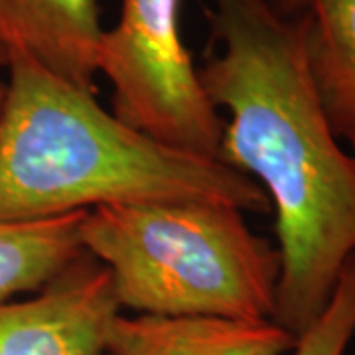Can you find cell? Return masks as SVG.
I'll list each match as a JSON object with an SVG mask.
<instances>
[{"instance_id":"7","label":"cell","mask_w":355,"mask_h":355,"mask_svg":"<svg viewBox=\"0 0 355 355\" xmlns=\"http://www.w3.org/2000/svg\"><path fill=\"white\" fill-rule=\"evenodd\" d=\"M294 345L296 338L272 320L119 314L105 355H284Z\"/></svg>"},{"instance_id":"8","label":"cell","mask_w":355,"mask_h":355,"mask_svg":"<svg viewBox=\"0 0 355 355\" xmlns=\"http://www.w3.org/2000/svg\"><path fill=\"white\" fill-rule=\"evenodd\" d=\"M300 18L318 99L355 156V0H314Z\"/></svg>"},{"instance_id":"12","label":"cell","mask_w":355,"mask_h":355,"mask_svg":"<svg viewBox=\"0 0 355 355\" xmlns=\"http://www.w3.org/2000/svg\"><path fill=\"white\" fill-rule=\"evenodd\" d=\"M6 69H8V51L0 46V111L6 99Z\"/></svg>"},{"instance_id":"10","label":"cell","mask_w":355,"mask_h":355,"mask_svg":"<svg viewBox=\"0 0 355 355\" xmlns=\"http://www.w3.org/2000/svg\"><path fill=\"white\" fill-rule=\"evenodd\" d=\"M355 336V254L343 265L324 312L296 340L292 355H345Z\"/></svg>"},{"instance_id":"9","label":"cell","mask_w":355,"mask_h":355,"mask_svg":"<svg viewBox=\"0 0 355 355\" xmlns=\"http://www.w3.org/2000/svg\"><path fill=\"white\" fill-rule=\"evenodd\" d=\"M85 214L0 223V302L38 292L83 253L79 223Z\"/></svg>"},{"instance_id":"3","label":"cell","mask_w":355,"mask_h":355,"mask_svg":"<svg viewBox=\"0 0 355 355\" xmlns=\"http://www.w3.org/2000/svg\"><path fill=\"white\" fill-rule=\"evenodd\" d=\"M79 239L109 270L121 308L154 316L275 322L279 249L257 235L233 205H103L83 216Z\"/></svg>"},{"instance_id":"4","label":"cell","mask_w":355,"mask_h":355,"mask_svg":"<svg viewBox=\"0 0 355 355\" xmlns=\"http://www.w3.org/2000/svg\"><path fill=\"white\" fill-rule=\"evenodd\" d=\"M182 0H123L103 32L97 73L111 83L113 114L170 148L219 160L225 121L203 91L182 40Z\"/></svg>"},{"instance_id":"1","label":"cell","mask_w":355,"mask_h":355,"mask_svg":"<svg viewBox=\"0 0 355 355\" xmlns=\"http://www.w3.org/2000/svg\"><path fill=\"white\" fill-rule=\"evenodd\" d=\"M214 42L198 77L229 111L219 160L253 178L275 211L280 282L275 322L296 340L330 302L355 254V156L318 99L302 18L268 0H214Z\"/></svg>"},{"instance_id":"5","label":"cell","mask_w":355,"mask_h":355,"mask_svg":"<svg viewBox=\"0 0 355 355\" xmlns=\"http://www.w3.org/2000/svg\"><path fill=\"white\" fill-rule=\"evenodd\" d=\"M121 306L85 251L38 292L0 302V355H105Z\"/></svg>"},{"instance_id":"6","label":"cell","mask_w":355,"mask_h":355,"mask_svg":"<svg viewBox=\"0 0 355 355\" xmlns=\"http://www.w3.org/2000/svg\"><path fill=\"white\" fill-rule=\"evenodd\" d=\"M103 32L99 0H0V46L91 93Z\"/></svg>"},{"instance_id":"11","label":"cell","mask_w":355,"mask_h":355,"mask_svg":"<svg viewBox=\"0 0 355 355\" xmlns=\"http://www.w3.org/2000/svg\"><path fill=\"white\" fill-rule=\"evenodd\" d=\"M314 0H268V4L272 6V10L284 18H296L310 8Z\"/></svg>"},{"instance_id":"2","label":"cell","mask_w":355,"mask_h":355,"mask_svg":"<svg viewBox=\"0 0 355 355\" xmlns=\"http://www.w3.org/2000/svg\"><path fill=\"white\" fill-rule=\"evenodd\" d=\"M142 202H214L270 211L253 178L170 148L119 121L95 93L8 51L0 111V223Z\"/></svg>"}]
</instances>
